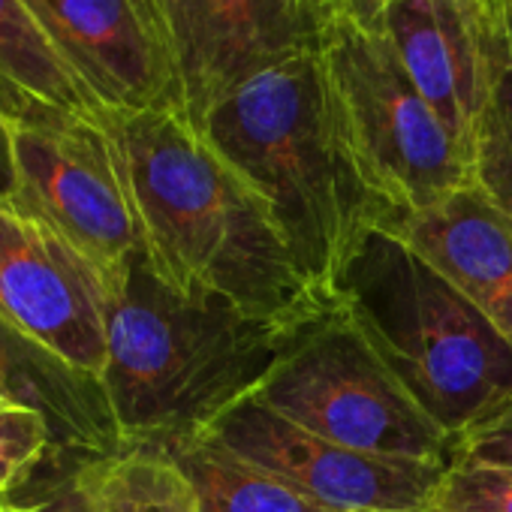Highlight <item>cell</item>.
I'll return each mask as SVG.
<instances>
[{
  "label": "cell",
  "mask_w": 512,
  "mask_h": 512,
  "mask_svg": "<svg viewBox=\"0 0 512 512\" xmlns=\"http://www.w3.org/2000/svg\"><path fill=\"white\" fill-rule=\"evenodd\" d=\"M16 199L94 269L106 296L142 253L139 220L100 115L13 127Z\"/></svg>",
  "instance_id": "7"
},
{
  "label": "cell",
  "mask_w": 512,
  "mask_h": 512,
  "mask_svg": "<svg viewBox=\"0 0 512 512\" xmlns=\"http://www.w3.org/2000/svg\"><path fill=\"white\" fill-rule=\"evenodd\" d=\"M97 112L175 109V82L142 0H22Z\"/></svg>",
  "instance_id": "11"
},
{
  "label": "cell",
  "mask_w": 512,
  "mask_h": 512,
  "mask_svg": "<svg viewBox=\"0 0 512 512\" xmlns=\"http://www.w3.org/2000/svg\"><path fill=\"white\" fill-rule=\"evenodd\" d=\"M0 398L40 410L79 464L127 449L109 392L100 377L64 362L0 320Z\"/></svg>",
  "instance_id": "14"
},
{
  "label": "cell",
  "mask_w": 512,
  "mask_h": 512,
  "mask_svg": "<svg viewBox=\"0 0 512 512\" xmlns=\"http://www.w3.org/2000/svg\"><path fill=\"white\" fill-rule=\"evenodd\" d=\"M85 479L94 512H199L187 476L160 446H127L91 461Z\"/></svg>",
  "instance_id": "18"
},
{
  "label": "cell",
  "mask_w": 512,
  "mask_h": 512,
  "mask_svg": "<svg viewBox=\"0 0 512 512\" xmlns=\"http://www.w3.org/2000/svg\"><path fill=\"white\" fill-rule=\"evenodd\" d=\"M193 130L260 199L305 278L332 305L353 241L386 208L359 175L317 49L250 76Z\"/></svg>",
  "instance_id": "2"
},
{
  "label": "cell",
  "mask_w": 512,
  "mask_h": 512,
  "mask_svg": "<svg viewBox=\"0 0 512 512\" xmlns=\"http://www.w3.org/2000/svg\"><path fill=\"white\" fill-rule=\"evenodd\" d=\"M175 82L178 115L199 121L241 82L314 46L302 0H142Z\"/></svg>",
  "instance_id": "9"
},
{
  "label": "cell",
  "mask_w": 512,
  "mask_h": 512,
  "mask_svg": "<svg viewBox=\"0 0 512 512\" xmlns=\"http://www.w3.org/2000/svg\"><path fill=\"white\" fill-rule=\"evenodd\" d=\"M202 437L335 512H431L446 470L347 449L293 425L253 395L226 410Z\"/></svg>",
  "instance_id": "8"
},
{
  "label": "cell",
  "mask_w": 512,
  "mask_h": 512,
  "mask_svg": "<svg viewBox=\"0 0 512 512\" xmlns=\"http://www.w3.org/2000/svg\"><path fill=\"white\" fill-rule=\"evenodd\" d=\"M296 329L220 296L178 293L139 253L106 296L103 386L127 446L211 428L260 389Z\"/></svg>",
  "instance_id": "3"
},
{
  "label": "cell",
  "mask_w": 512,
  "mask_h": 512,
  "mask_svg": "<svg viewBox=\"0 0 512 512\" xmlns=\"http://www.w3.org/2000/svg\"><path fill=\"white\" fill-rule=\"evenodd\" d=\"M431 512H512V476L479 461L452 458Z\"/></svg>",
  "instance_id": "20"
},
{
  "label": "cell",
  "mask_w": 512,
  "mask_h": 512,
  "mask_svg": "<svg viewBox=\"0 0 512 512\" xmlns=\"http://www.w3.org/2000/svg\"><path fill=\"white\" fill-rule=\"evenodd\" d=\"M0 320L103 380L106 290L82 256L16 196H0Z\"/></svg>",
  "instance_id": "10"
},
{
  "label": "cell",
  "mask_w": 512,
  "mask_h": 512,
  "mask_svg": "<svg viewBox=\"0 0 512 512\" xmlns=\"http://www.w3.org/2000/svg\"><path fill=\"white\" fill-rule=\"evenodd\" d=\"M49 452H61L52 422L34 407L0 398V500L28 485Z\"/></svg>",
  "instance_id": "19"
},
{
  "label": "cell",
  "mask_w": 512,
  "mask_h": 512,
  "mask_svg": "<svg viewBox=\"0 0 512 512\" xmlns=\"http://www.w3.org/2000/svg\"><path fill=\"white\" fill-rule=\"evenodd\" d=\"M97 115L22 0H0V118L43 124Z\"/></svg>",
  "instance_id": "15"
},
{
  "label": "cell",
  "mask_w": 512,
  "mask_h": 512,
  "mask_svg": "<svg viewBox=\"0 0 512 512\" xmlns=\"http://www.w3.org/2000/svg\"><path fill=\"white\" fill-rule=\"evenodd\" d=\"M97 115L157 278L178 293L220 296L284 326H302L332 308L260 199L175 109Z\"/></svg>",
  "instance_id": "1"
},
{
  "label": "cell",
  "mask_w": 512,
  "mask_h": 512,
  "mask_svg": "<svg viewBox=\"0 0 512 512\" xmlns=\"http://www.w3.org/2000/svg\"><path fill=\"white\" fill-rule=\"evenodd\" d=\"M0 512H94V497L85 479V464H73L49 491L34 500H0Z\"/></svg>",
  "instance_id": "22"
},
{
  "label": "cell",
  "mask_w": 512,
  "mask_h": 512,
  "mask_svg": "<svg viewBox=\"0 0 512 512\" xmlns=\"http://www.w3.org/2000/svg\"><path fill=\"white\" fill-rule=\"evenodd\" d=\"M392 0H302V13L317 37L332 22H365L374 25Z\"/></svg>",
  "instance_id": "23"
},
{
  "label": "cell",
  "mask_w": 512,
  "mask_h": 512,
  "mask_svg": "<svg viewBox=\"0 0 512 512\" xmlns=\"http://www.w3.org/2000/svg\"><path fill=\"white\" fill-rule=\"evenodd\" d=\"M0 196H16V157H13V124L0 118Z\"/></svg>",
  "instance_id": "24"
},
{
  "label": "cell",
  "mask_w": 512,
  "mask_h": 512,
  "mask_svg": "<svg viewBox=\"0 0 512 512\" xmlns=\"http://www.w3.org/2000/svg\"><path fill=\"white\" fill-rule=\"evenodd\" d=\"M488 91L470 145V178L512 220V0H482Z\"/></svg>",
  "instance_id": "17"
},
{
  "label": "cell",
  "mask_w": 512,
  "mask_h": 512,
  "mask_svg": "<svg viewBox=\"0 0 512 512\" xmlns=\"http://www.w3.org/2000/svg\"><path fill=\"white\" fill-rule=\"evenodd\" d=\"M329 299L455 443L512 407V341L389 226L359 232Z\"/></svg>",
  "instance_id": "4"
},
{
  "label": "cell",
  "mask_w": 512,
  "mask_h": 512,
  "mask_svg": "<svg viewBox=\"0 0 512 512\" xmlns=\"http://www.w3.org/2000/svg\"><path fill=\"white\" fill-rule=\"evenodd\" d=\"M160 449L187 476L199 512H335L202 434Z\"/></svg>",
  "instance_id": "16"
},
{
  "label": "cell",
  "mask_w": 512,
  "mask_h": 512,
  "mask_svg": "<svg viewBox=\"0 0 512 512\" xmlns=\"http://www.w3.org/2000/svg\"><path fill=\"white\" fill-rule=\"evenodd\" d=\"M253 398L347 449L449 467L455 440L440 431L332 305L302 323Z\"/></svg>",
  "instance_id": "6"
},
{
  "label": "cell",
  "mask_w": 512,
  "mask_h": 512,
  "mask_svg": "<svg viewBox=\"0 0 512 512\" xmlns=\"http://www.w3.org/2000/svg\"><path fill=\"white\" fill-rule=\"evenodd\" d=\"M377 223L410 241L512 341V220L476 184L419 211H386Z\"/></svg>",
  "instance_id": "13"
},
{
  "label": "cell",
  "mask_w": 512,
  "mask_h": 512,
  "mask_svg": "<svg viewBox=\"0 0 512 512\" xmlns=\"http://www.w3.org/2000/svg\"><path fill=\"white\" fill-rule=\"evenodd\" d=\"M374 28L470 157L488 91L482 0H392Z\"/></svg>",
  "instance_id": "12"
},
{
  "label": "cell",
  "mask_w": 512,
  "mask_h": 512,
  "mask_svg": "<svg viewBox=\"0 0 512 512\" xmlns=\"http://www.w3.org/2000/svg\"><path fill=\"white\" fill-rule=\"evenodd\" d=\"M455 458L479 461L512 476V407L464 434L455 446Z\"/></svg>",
  "instance_id": "21"
},
{
  "label": "cell",
  "mask_w": 512,
  "mask_h": 512,
  "mask_svg": "<svg viewBox=\"0 0 512 512\" xmlns=\"http://www.w3.org/2000/svg\"><path fill=\"white\" fill-rule=\"evenodd\" d=\"M314 49L359 175L386 211H419L473 184L464 145L374 25L332 22Z\"/></svg>",
  "instance_id": "5"
}]
</instances>
